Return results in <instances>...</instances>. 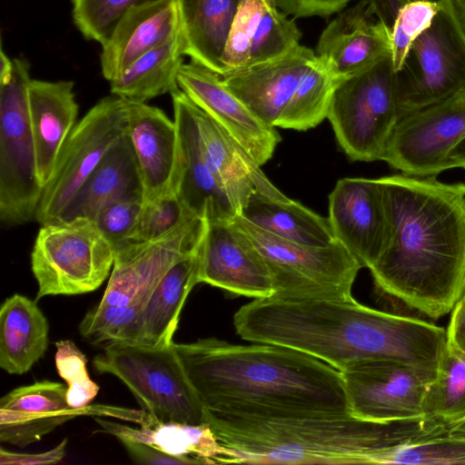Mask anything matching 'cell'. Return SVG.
Here are the masks:
<instances>
[{
  "mask_svg": "<svg viewBox=\"0 0 465 465\" xmlns=\"http://www.w3.org/2000/svg\"><path fill=\"white\" fill-rule=\"evenodd\" d=\"M237 334L289 347L339 371L368 361H392L438 372L446 330L419 318L375 310L351 298L253 299L233 316Z\"/></svg>",
  "mask_w": 465,
  "mask_h": 465,
  "instance_id": "cell-1",
  "label": "cell"
},
{
  "mask_svg": "<svg viewBox=\"0 0 465 465\" xmlns=\"http://www.w3.org/2000/svg\"><path fill=\"white\" fill-rule=\"evenodd\" d=\"M379 179L390 235L369 268L373 282L383 293L438 320L465 292V183L404 173Z\"/></svg>",
  "mask_w": 465,
  "mask_h": 465,
  "instance_id": "cell-2",
  "label": "cell"
},
{
  "mask_svg": "<svg viewBox=\"0 0 465 465\" xmlns=\"http://www.w3.org/2000/svg\"><path fill=\"white\" fill-rule=\"evenodd\" d=\"M173 347L204 408L234 415L349 412L341 372L301 351L216 338Z\"/></svg>",
  "mask_w": 465,
  "mask_h": 465,
  "instance_id": "cell-3",
  "label": "cell"
},
{
  "mask_svg": "<svg viewBox=\"0 0 465 465\" xmlns=\"http://www.w3.org/2000/svg\"><path fill=\"white\" fill-rule=\"evenodd\" d=\"M205 423L235 452L233 463L252 464H366L371 453L450 430L429 417L378 422L321 411L234 415L206 410Z\"/></svg>",
  "mask_w": 465,
  "mask_h": 465,
  "instance_id": "cell-4",
  "label": "cell"
},
{
  "mask_svg": "<svg viewBox=\"0 0 465 465\" xmlns=\"http://www.w3.org/2000/svg\"><path fill=\"white\" fill-rule=\"evenodd\" d=\"M205 229L206 219L193 216L159 238L116 247L104 295L82 319L81 335L93 343L114 341L135 320L169 268L199 248Z\"/></svg>",
  "mask_w": 465,
  "mask_h": 465,
  "instance_id": "cell-5",
  "label": "cell"
},
{
  "mask_svg": "<svg viewBox=\"0 0 465 465\" xmlns=\"http://www.w3.org/2000/svg\"><path fill=\"white\" fill-rule=\"evenodd\" d=\"M174 342V341H173ZM108 342L93 360L99 373L118 378L143 410L163 422L205 423V408L173 347Z\"/></svg>",
  "mask_w": 465,
  "mask_h": 465,
  "instance_id": "cell-6",
  "label": "cell"
},
{
  "mask_svg": "<svg viewBox=\"0 0 465 465\" xmlns=\"http://www.w3.org/2000/svg\"><path fill=\"white\" fill-rule=\"evenodd\" d=\"M327 118L350 160H381L400 120L391 55L342 79L333 93Z\"/></svg>",
  "mask_w": 465,
  "mask_h": 465,
  "instance_id": "cell-7",
  "label": "cell"
},
{
  "mask_svg": "<svg viewBox=\"0 0 465 465\" xmlns=\"http://www.w3.org/2000/svg\"><path fill=\"white\" fill-rule=\"evenodd\" d=\"M114 247L94 220L74 217L42 224L31 252L36 301L97 290L110 276Z\"/></svg>",
  "mask_w": 465,
  "mask_h": 465,
  "instance_id": "cell-8",
  "label": "cell"
},
{
  "mask_svg": "<svg viewBox=\"0 0 465 465\" xmlns=\"http://www.w3.org/2000/svg\"><path fill=\"white\" fill-rule=\"evenodd\" d=\"M262 256L274 294L293 298H351L361 268L339 242L324 247L295 243L253 225L241 215L230 219Z\"/></svg>",
  "mask_w": 465,
  "mask_h": 465,
  "instance_id": "cell-9",
  "label": "cell"
},
{
  "mask_svg": "<svg viewBox=\"0 0 465 465\" xmlns=\"http://www.w3.org/2000/svg\"><path fill=\"white\" fill-rule=\"evenodd\" d=\"M29 67L24 57L14 58L10 78L0 84V221L6 227L35 220L44 191L29 114Z\"/></svg>",
  "mask_w": 465,
  "mask_h": 465,
  "instance_id": "cell-10",
  "label": "cell"
},
{
  "mask_svg": "<svg viewBox=\"0 0 465 465\" xmlns=\"http://www.w3.org/2000/svg\"><path fill=\"white\" fill-rule=\"evenodd\" d=\"M397 72L400 119L465 92V37L446 0Z\"/></svg>",
  "mask_w": 465,
  "mask_h": 465,
  "instance_id": "cell-11",
  "label": "cell"
},
{
  "mask_svg": "<svg viewBox=\"0 0 465 465\" xmlns=\"http://www.w3.org/2000/svg\"><path fill=\"white\" fill-rule=\"evenodd\" d=\"M128 121L129 100L114 94L101 99L81 118L60 151L35 221L42 225L60 219L105 154L127 134Z\"/></svg>",
  "mask_w": 465,
  "mask_h": 465,
  "instance_id": "cell-12",
  "label": "cell"
},
{
  "mask_svg": "<svg viewBox=\"0 0 465 465\" xmlns=\"http://www.w3.org/2000/svg\"><path fill=\"white\" fill-rule=\"evenodd\" d=\"M465 137V92L399 120L381 160L404 174L435 176L451 169L450 151Z\"/></svg>",
  "mask_w": 465,
  "mask_h": 465,
  "instance_id": "cell-13",
  "label": "cell"
},
{
  "mask_svg": "<svg viewBox=\"0 0 465 465\" xmlns=\"http://www.w3.org/2000/svg\"><path fill=\"white\" fill-rule=\"evenodd\" d=\"M349 412L388 422L424 416V400L437 373L392 361H368L340 371Z\"/></svg>",
  "mask_w": 465,
  "mask_h": 465,
  "instance_id": "cell-14",
  "label": "cell"
},
{
  "mask_svg": "<svg viewBox=\"0 0 465 465\" xmlns=\"http://www.w3.org/2000/svg\"><path fill=\"white\" fill-rule=\"evenodd\" d=\"M85 415L114 437L125 436L170 455L195 459L203 464L233 463L235 452L222 444L208 423L163 422L144 410L104 404L87 405Z\"/></svg>",
  "mask_w": 465,
  "mask_h": 465,
  "instance_id": "cell-15",
  "label": "cell"
},
{
  "mask_svg": "<svg viewBox=\"0 0 465 465\" xmlns=\"http://www.w3.org/2000/svg\"><path fill=\"white\" fill-rule=\"evenodd\" d=\"M329 221L335 239L371 268L390 235L384 191L380 179L343 178L329 195Z\"/></svg>",
  "mask_w": 465,
  "mask_h": 465,
  "instance_id": "cell-16",
  "label": "cell"
},
{
  "mask_svg": "<svg viewBox=\"0 0 465 465\" xmlns=\"http://www.w3.org/2000/svg\"><path fill=\"white\" fill-rule=\"evenodd\" d=\"M199 257L198 283L252 299L274 294L262 256L230 220L206 219Z\"/></svg>",
  "mask_w": 465,
  "mask_h": 465,
  "instance_id": "cell-17",
  "label": "cell"
},
{
  "mask_svg": "<svg viewBox=\"0 0 465 465\" xmlns=\"http://www.w3.org/2000/svg\"><path fill=\"white\" fill-rule=\"evenodd\" d=\"M177 83L187 97L223 126L260 166L272 158L282 140L279 133L234 95L222 76L191 61L180 67Z\"/></svg>",
  "mask_w": 465,
  "mask_h": 465,
  "instance_id": "cell-18",
  "label": "cell"
},
{
  "mask_svg": "<svg viewBox=\"0 0 465 465\" xmlns=\"http://www.w3.org/2000/svg\"><path fill=\"white\" fill-rule=\"evenodd\" d=\"M302 33L274 0H241L222 58V75L281 57Z\"/></svg>",
  "mask_w": 465,
  "mask_h": 465,
  "instance_id": "cell-19",
  "label": "cell"
},
{
  "mask_svg": "<svg viewBox=\"0 0 465 465\" xmlns=\"http://www.w3.org/2000/svg\"><path fill=\"white\" fill-rule=\"evenodd\" d=\"M171 95L179 140L178 195L193 215L230 220L237 214L205 159L194 104L180 88Z\"/></svg>",
  "mask_w": 465,
  "mask_h": 465,
  "instance_id": "cell-20",
  "label": "cell"
},
{
  "mask_svg": "<svg viewBox=\"0 0 465 465\" xmlns=\"http://www.w3.org/2000/svg\"><path fill=\"white\" fill-rule=\"evenodd\" d=\"M315 54L337 77L344 79L391 55V32L369 0H361L326 26Z\"/></svg>",
  "mask_w": 465,
  "mask_h": 465,
  "instance_id": "cell-21",
  "label": "cell"
},
{
  "mask_svg": "<svg viewBox=\"0 0 465 465\" xmlns=\"http://www.w3.org/2000/svg\"><path fill=\"white\" fill-rule=\"evenodd\" d=\"M312 49L298 45L286 54L225 76V86L258 118L276 127L302 76L316 60Z\"/></svg>",
  "mask_w": 465,
  "mask_h": 465,
  "instance_id": "cell-22",
  "label": "cell"
},
{
  "mask_svg": "<svg viewBox=\"0 0 465 465\" xmlns=\"http://www.w3.org/2000/svg\"><path fill=\"white\" fill-rule=\"evenodd\" d=\"M127 134L136 158L143 201L176 189L179 175V140L174 120L163 110L129 100Z\"/></svg>",
  "mask_w": 465,
  "mask_h": 465,
  "instance_id": "cell-23",
  "label": "cell"
},
{
  "mask_svg": "<svg viewBox=\"0 0 465 465\" xmlns=\"http://www.w3.org/2000/svg\"><path fill=\"white\" fill-rule=\"evenodd\" d=\"M63 383L42 381L15 388L0 401V441L25 447L40 440L84 409H73Z\"/></svg>",
  "mask_w": 465,
  "mask_h": 465,
  "instance_id": "cell-24",
  "label": "cell"
},
{
  "mask_svg": "<svg viewBox=\"0 0 465 465\" xmlns=\"http://www.w3.org/2000/svg\"><path fill=\"white\" fill-rule=\"evenodd\" d=\"M199 248L169 268L135 320L114 341L148 347H165L173 342L186 298L198 284Z\"/></svg>",
  "mask_w": 465,
  "mask_h": 465,
  "instance_id": "cell-25",
  "label": "cell"
},
{
  "mask_svg": "<svg viewBox=\"0 0 465 465\" xmlns=\"http://www.w3.org/2000/svg\"><path fill=\"white\" fill-rule=\"evenodd\" d=\"M194 112L207 163L237 215L255 191L275 199L288 198L267 179L261 166L223 126L195 104Z\"/></svg>",
  "mask_w": 465,
  "mask_h": 465,
  "instance_id": "cell-26",
  "label": "cell"
},
{
  "mask_svg": "<svg viewBox=\"0 0 465 465\" xmlns=\"http://www.w3.org/2000/svg\"><path fill=\"white\" fill-rule=\"evenodd\" d=\"M179 33L176 0H161L131 8L102 45L104 77L111 82L140 56L170 42Z\"/></svg>",
  "mask_w": 465,
  "mask_h": 465,
  "instance_id": "cell-27",
  "label": "cell"
},
{
  "mask_svg": "<svg viewBox=\"0 0 465 465\" xmlns=\"http://www.w3.org/2000/svg\"><path fill=\"white\" fill-rule=\"evenodd\" d=\"M72 81L32 79L28 106L35 149L37 177L45 187L60 151L77 124L78 104Z\"/></svg>",
  "mask_w": 465,
  "mask_h": 465,
  "instance_id": "cell-28",
  "label": "cell"
},
{
  "mask_svg": "<svg viewBox=\"0 0 465 465\" xmlns=\"http://www.w3.org/2000/svg\"><path fill=\"white\" fill-rule=\"evenodd\" d=\"M122 199L143 200L142 180L127 134L105 154L59 220L74 217L94 220L105 205Z\"/></svg>",
  "mask_w": 465,
  "mask_h": 465,
  "instance_id": "cell-29",
  "label": "cell"
},
{
  "mask_svg": "<svg viewBox=\"0 0 465 465\" xmlns=\"http://www.w3.org/2000/svg\"><path fill=\"white\" fill-rule=\"evenodd\" d=\"M241 0H176L183 54L222 75V58Z\"/></svg>",
  "mask_w": 465,
  "mask_h": 465,
  "instance_id": "cell-30",
  "label": "cell"
},
{
  "mask_svg": "<svg viewBox=\"0 0 465 465\" xmlns=\"http://www.w3.org/2000/svg\"><path fill=\"white\" fill-rule=\"evenodd\" d=\"M49 324L36 300L15 293L0 308V367L23 374L44 357Z\"/></svg>",
  "mask_w": 465,
  "mask_h": 465,
  "instance_id": "cell-31",
  "label": "cell"
},
{
  "mask_svg": "<svg viewBox=\"0 0 465 465\" xmlns=\"http://www.w3.org/2000/svg\"><path fill=\"white\" fill-rule=\"evenodd\" d=\"M238 215L267 232L295 243L324 247L336 241L329 218L289 198L275 199L255 191Z\"/></svg>",
  "mask_w": 465,
  "mask_h": 465,
  "instance_id": "cell-32",
  "label": "cell"
},
{
  "mask_svg": "<svg viewBox=\"0 0 465 465\" xmlns=\"http://www.w3.org/2000/svg\"><path fill=\"white\" fill-rule=\"evenodd\" d=\"M180 33L170 42L140 56L110 83L112 94L138 103L179 88L177 74L183 64Z\"/></svg>",
  "mask_w": 465,
  "mask_h": 465,
  "instance_id": "cell-33",
  "label": "cell"
},
{
  "mask_svg": "<svg viewBox=\"0 0 465 465\" xmlns=\"http://www.w3.org/2000/svg\"><path fill=\"white\" fill-rule=\"evenodd\" d=\"M342 79L318 56L302 76L276 127L306 131L328 117L333 93Z\"/></svg>",
  "mask_w": 465,
  "mask_h": 465,
  "instance_id": "cell-34",
  "label": "cell"
},
{
  "mask_svg": "<svg viewBox=\"0 0 465 465\" xmlns=\"http://www.w3.org/2000/svg\"><path fill=\"white\" fill-rule=\"evenodd\" d=\"M424 416L452 430L465 421V357L449 346L435 380L428 387Z\"/></svg>",
  "mask_w": 465,
  "mask_h": 465,
  "instance_id": "cell-35",
  "label": "cell"
},
{
  "mask_svg": "<svg viewBox=\"0 0 465 465\" xmlns=\"http://www.w3.org/2000/svg\"><path fill=\"white\" fill-rule=\"evenodd\" d=\"M367 464H465V432L451 430L374 452Z\"/></svg>",
  "mask_w": 465,
  "mask_h": 465,
  "instance_id": "cell-36",
  "label": "cell"
},
{
  "mask_svg": "<svg viewBox=\"0 0 465 465\" xmlns=\"http://www.w3.org/2000/svg\"><path fill=\"white\" fill-rule=\"evenodd\" d=\"M158 1L161 0H72V14L82 35L104 45L128 10Z\"/></svg>",
  "mask_w": 465,
  "mask_h": 465,
  "instance_id": "cell-37",
  "label": "cell"
},
{
  "mask_svg": "<svg viewBox=\"0 0 465 465\" xmlns=\"http://www.w3.org/2000/svg\"><path fill=\"white\" fill-rule=\"evenodd\" d=\"M193 215L183 205L176 189L143 201L142 209L128 242H145L171 232Z\"/></svg>",
  "mask_w": 465,
  "mask_h": 465,
  "instance_id": "cell-38",
  "label": "cell"
},
{
  "mask_svg": "<svg viewBox=\"0 0 465 465\" xmlns=\"http://www.w3.org/2000/svg\"><path fill=\"white\" fill-rule=\"evenodd\" d=\"M55 347V367L67 384V402L73 409H84L99 391V386L89 376L87 358L70 340L58 341Z\"/></svg>",
  "mask_w": 465,
  "mask_h": 465,
  "instance_id": "cell-39",
  "label": "cell"
},
{
  "mask_svg": "<svg viewBox=\"0 0 465 465\" xmlns=\"http://www.w3.org/2000/svg\"><path fill=\"white\" fill-rule=\"evenodd\" d=\"M440 6V0H414L398 13L391 29V59L398 72L414 40L430 26Z\"/></svg>",
  "mask_w": 465,
  "mask_h": 465,
  "instance_id": "cell-40",
  "label": "cell"
},
{
  "mask_svg": "<svg viewBox=\"0 0 465 465\" xmlns=\"http://www.w3.org/2000/svg\"><path fill=\"white\" fill-rule=\"evenodd\" d=\"M142 199H122L105 205L94 218L114 249L127 242L143 205Z\"/></svg>",
  "mask_w": 465,
  "mask_h": 465,
  "instance_id": "cell-41",
  "label": "cell"
},
{
  "mask_svg": "<svg viewBox=\"0 0 465 465\" xmlns=\"http://www.w3.org/2000/svg\"><path fill=\"white\" fill-rule=\"evenodd\" d=\"M126 450L131 459L140 464H203L195 459H186L170 455L161 450L125 436L116 437Z\"/></svg>",
  "mask_w": 465,
  "mask_h": 465,
  "instance_id": "cell-42",
  "label": "cell"
},
{
  "mask_svg": "<svg viewBox=\"0 0 465 465\" xmlns=\"http://www.w3.org/2000/svg\"><path fill=\"white\" fill-rule=\"evenodd\" d=\"M351 0H274L278 8L295 18L327 17L342 10Z\"/></svg>",
  "mask_w": 465,
  "mask_h": 465,
  "instance_id": "cell-43",
  "label": "cell"
},
{
  "mask_svg": "<svg viewBox=\"0 0 465 465\" xmlns=\"http://www.w3.org/2000/svg\"><path fill=\"white\" fill-rule=\"evenodd\" d=\"M67 439H64L54 449L42 453H17L0 450L1 465H39L56 464L65 456Z\"/></svg>",
  "mask_w": 465,
  "mask_h": 465,
  "instance_id": "cell-44",
  "label": "cell"
},
{
  "mask_svg": "<svg viewBox=\"0 0 465 465\" xmlns=\"http://www.w3.org/2000/svg\"><path fill=\"white\" fill-rule=\"evenodd\" d=\"M446 333L448 346L465 357V292L451 311Z\"/></svg>",
  "mask_w": 465,
  "mask_h": 465,
  "instance_id": "cell-45",
  "label": "cell"
},
{
  "mask_svg": "<svg viewBox=\"0 0 465 465\" xmlns=\"http://www.w3.org/2000/svg\"><path fill=\"white\" fill-rule=\"evenodd\" d=\"M411 1L414 0H369L373 12L390 32L399 11Z\"/></svg>",
  "mask_w": 465,
  "mask_h": 465,
  "instance_id": "cell-46",
  "label": "cell"
},
{
  "mask_svg": "<svg viewBox=\"0 0 465 465\" xmlns=\"http://www.w3.org/2000/svg\"><path fill=\"white\" fill-rule=\"evenodd\" d=\"M452 15L465 37V0H446Z\"/></svg>",
  "mask_w": 465,
  "mask_h": 465,
  "instance_id": "cell-47",
  "label": "cell"
},
{
  "mask_svg": "<svg viewBox=\"0 0 465 465\" xmlns=\"http://www.w3.org/2000/svg\"><path fill=\"white\" fill-rule=\"evenodd\" d=\"M449 161L451 168H465V137L450 151Z\"/></svg>",
  "mask_w": 465,
  "mask_h": 465,
  "instance_id": "cell-48",
  "label": "cell"
},
{
  "mask_svg": "<svg viewBox=\"0 0 465 465\" xmlns=\"http://www.w3.org/2000/svg\"><path fill=\"white\" fill-rule=\"evenodd\" d=\"M13 71V60H10L3 47L0 51V84L7 81Z\"/></svg>",
  "mask_w": 465,
  "mask_h": 465,
  "instance_id": "cell-49",
  "label": "cell"
},
{
  "mask_svg": "<svg viewBox=\"0 0 465 465\" xmlns=\"http://www.w3.org/2000/svg\"><path fill=\"white\" fill-rule=\"evenodd\" d=\"M453 430L465 432V421L455 427Z\"/></svg>",
  "mask_w": 465,
  "mask_h": 465,
  "instance_id": "cell-50",
  "label": "cell"
}]
</instances>
